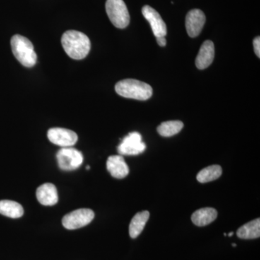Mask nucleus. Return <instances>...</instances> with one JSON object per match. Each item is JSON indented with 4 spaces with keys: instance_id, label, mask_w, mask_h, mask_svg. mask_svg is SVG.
<instances>
[{
    "instance_id": "1",
    "label": "nucleus",
    "mask_w": 260,
    "mask_h": 260,
    "mask_svg": "<svg viewBox=\"0 0 260 260\" xmlns=\"http://www.w3.org/2000/svg\"><path fill=\"white\" fill-rule=\"evenodd\" d=\"M61 42L67 54L77 60L86 57L91 47L89 38L78 30H68L64 32Z\"/></svg>"
},
{
    "instance_id": "2",
    "label": "nucleus",
    "mask_w": 260,
    "mask_h": 260,
    "mask_svg": "<svg viewBox=\"0 0 260 260\" xmlns=\"http://www.w3.org/2000/svg\"><path fill=\"white\" fill-rule=\"evenodd\" d=\"M117 94L126 99L146 101L153 95V88L148 84L135 79H125L115 85Z\"/></svg>"
},
{
    "instance_id": "3",
    "label": "nucleus",
    "mask_w": 260,
    "mask_h": 260,
    "mask_svg": "<svg viewBox=\"0 0 260 260\" xmlns=\"http://www.w3.org/2000/svg\"><path fill=\"white\" fill-rule=\"evenodd\" d=\"M11 48L13 54L25 68H32L37 61V55L31 42L23 36H13L11 39Z\"/></svg>"
},
{
    "instance_id": "4",
    "label": "nucleus",
    "mask_w": 260,
    "mask_h": 260,
    "mask_svg": "<svg viewBox=\"0 0 260 260\" xmlns=\"http://www.w3.org/2000/svg\"><path fill=\"white\" fill-rule=\"evenodd\" d=\"M106 10L109 20L118 28H125L129 23L130 17L123 0H107Z\"/></svg>"
},
{
    "instance_id": "5",
    "label": "nucleus",
    "mask_w": 260,
    "mask_h": 260,
    "mask_svg": "<svg viewBox=\"0 0 260 260\" xmlns=\"http://www.w3.org/2000/svg\"><path fill=\"white\" fill-rule=\"evenodd\" d=\"M58 165L61 170L73 171L78 169L83 161V155L77 149L61 148L56 154Z\"/></svg>"
},
{
    "instance_id": "6",
    "label": "nucleus",
    "mask_w": 260,
    "mask_h": 260,
    "mask_svg": "<svg viewBox=\"0 0 260 260\" xmlns=\"http://www.w3.org/2000/svg\"><path fill=\"white\" fill-rule=\"evenodd\" d=\"M95 217L93 210L81 208L67 214L62 218V224L68 230H75L88 225Z\"/></svg>"
},
{
    "instance_id": "7",
    "label": "nucleus",
    "mask_w": 260,
    "mask_h": 260,
    "mask_svg": "<svg viewBox=\"0 0 260 260\" xmlns=\"http://www.w3.org/2000/svg\"><path fill=\"white\" fill-rule=\"evenodd\" d=\"M146 145L142 140L141 135L137 132L129 133L118 146V153L121 155H137L143 153Z\"/></svg>"
},
{
    "instance_id": "8",
    "label": "nucleus",
    "mask_w": 260,
    "mask_h": 260,
    "mask_svg": "<svg viewBox=\"0 0 260 260\" xmlns=\"http://www.w3.org/2000/svg\"><path fill=\"white\" fill-rule=\"evenodd\" d=\"M47 137L51 143L61 148L73 146L78 140V135L75 132L60 127L49 129Z\"/></svg>"
},
{
    "instance_id": "9",
    "label": "nucleus",
    "mask_w": 260,
    "mask_h": 260,
    "mask_svg": "<svg viewBox=\"0 0 260 260\" xmlns=\"http://www.w3.org/2000/svg\"><path fill=\"white\" fill-rule=\"evenodd\" d=\"M143 16L150 23L153 34L156 38L166 37L167 34V25L160 14L155 9L145 5L142 9Z\"/></svg>"
},
{
    "instance_id": "10",
    "label": "nucleus",
    "mask_w": 260,
    "mask_h": 260,
    "mask_svg": "<svg viewBox=\"0 0 260 260\" xmlns=\"http://www.w3.org/2000/svg\"><path fill=\"white\" fill-rule=\"evenodd\" d=\"M205 15L202 10H191L186 17V29L188 35L194 38L200 35L205 23Z\"/></svg>"
},
{
    "instance_id": "11",
    "label": "nucleus",
    "mask_w": 260,
    "mask_h": 260,
    "mask_svg": "<svg viewBox=\"0 0 260 260\" xmlns=\"http://www.w3.org/2000/svg\"><path fill=\"white\" fill-rule=\"evenodd\" d=\"M107 170L116 179H124L129 174V169L122 155H111L107 162Z\"/></svg>"
},
{
    "instance_id": "12",
    "label": "nucleus",
    "mask_w": 260,
    "mask_h": 260,
    "mask_svg": "<svg viewBox=\"0 0 260 260\" xmlns=\"http://www.w3.org/2000/svg\"><path fill=\"white\" fill-rule=\"evenodd\" d=\"M215 57V47L211 41H205L200 47L199 53L197 56L195 64L200 70L206 69L213 63Z\"/></svg>"
},
{
    "instance_id": "13",
    "label": "nucleus",
    "mask_w": 260,
    "mask_h": 260,
    "mask_svg": "<svg viewBox=\"0 0 260 260\" xmlns=\"http://www.w3.org/2000/svg\"><path fill=\"white\" fill-rule=\"evenodd\" d=\"M37 198L39 203L45 206H52L57 203V189L54 184L51 183H46L38 188Z\"/></svg>"
},
{
    "instance_id": "14",
    "label": "nucleus",
    "mask_w": 260,
    "mask_h": 260,
    "mask_svg": "<svg viewBox=\"0 0 260 260\" xmlns=\"http://www.w3.org/2000/svg\"><path fill=\"white\" fill-rule=\"evenodd\" d=\"M217 217H218V212L214 208H201L192 214L191 221L197 226H205L213 223Z\"/></svg>"
},
{
    "instance_id": "15",
    "label": "nucleus",
    "mask_w": 260,
    "mask_h": 260,
    "mask_svg": "<svg viewBox=\"0 0 260 260\" xmlns=\"http://www.w3.org/2000/svg\"><path fill=\"white\" fill-rule=\"evenodd\" d=\"M150 213L148 211H142L138 213L130 222L129 232L130 237L136 239L141 234L148 222Z\"/></svg>"
},
{
    "instance_id": "16",
    "label": "nucleus",
    "mask_w": 260,
    "mask_h": 260,
    "mask_svg": "<svg viewBox=\"0 0 260 260\" xmlns=\"http://www.w3.org/2000/svg\"><path fill=\"white\" fill-rule=\"evenodd\" d=\"M237 237L242 239H254L260 237V219L256 218L238 229Z\"/></svg>"
},
{
    "instance_id": "17",
    "label": "nucleus",
    "mask_w": 260,
    "mask_h": 260,
    "mask_svg": "<svg viewBox=\"0 0 260 260\" xmlns=\"http://www.w3.org/2000/svg\"><path fill=\"white\" fill-rule=\"evenodd\" d=\"M23 207L18 203L12 200L0 201V214L11 218H19L23 216Z\"/></svg>"
},
{
    "instance_id": "18",
    "label": "nucleus",
    "mask_w": 260,
    "mask_h": 260,
    "mask_svg": "<svg viewBox=\"0 0 260 260\" xmlns=\"http://www.w3.org/2000/svg\"><path fill=\"white\" fill-rule=\"evenodd\" d=\"M183 127L184 124L181 121H168L161 123L157 128V131L160 136L169 138L178 134Z\"/></svg>"
},
{
    "instance_id": "19",
    "label": "nucleus",
    "mask_w": 260,
    "mask_h": 260,
    "mask_svg": "<svg viewBox=\"0 0 260 260\" xmlns=\"http://www.w3.org/2000/svg\"><path fill=\"white\" fill-rule=\"evenodd\" d=\"M222 174V168L218 165L210 166L200 171L197 179L200 183H208L218 179Z\"/></svg>"
},
{
    "instance_id": "20",
    "label": "nucleus",
    "mask_w": 260,
    "mask_h": 260,
    "mask_svg": "<svg viewBox=\"0 0 260 260\" xmlns=\"http://www.w3.org/2000/svg\"><path fill=\"white\" fill-rule=\"evenodd\" d=\"M253 45H254V51H255L256 55L259 58L260 56V38L259 37L254 39L253 42Z\"/></svg>"
},
{
    "instance_id": "21",
    "label": "nucleus",
    "mask_w": 260,
    "mask_h": 260,
    "mask_svg": "<svg viewBox=\"0 0 260 260\" xmlns=\"http://www.w3.org/2000/svg\"><path fill=\"white\" fill-rule=\"evenodd\" d=\"M157 43L159 44L160 47H165L167 45V39L165 37H158L156 38Z\"/></svg>"
},
{
    "instance_id": "22",
    "label": "nucleus",
    "mask_w": 260,
    "mask_h": 260,
    "mask_svg": "<svg viewBox=\"0 0 260 260\" xmlns=\"http://www.w3.org/2000/svg\"><path fill=\"white\" fill-rule=\"evenodd\" d=\"M234 235V232H230L229 234V237H232V236Z\"/></svg>"
},
{
    "instance_id": "23",
    "label": "nucleus",
    "mask_w": 260,
    "mask_h": 260,
    "mask_svg": "<svg viewBox=\"0 0 260 260\" xmlns=\"http://www.w3.org/2000/svg\"><path fill=\"white\" fill-rule=\"evenodd\" d=\"M232 246H234V247H236V246H237V244H232Z\"/></svg>"
},
{
    "instance_id": "24",
    "label": "nucleus",
    "mask_w": 260,
    "mask_h": 260,
    "mask_svg": "<svg viewBox=\"0 0 260 260\" xmlns=\"http://www.w3.org/2000/svg\"><path fill=\"white\" fill-rule=\"evenodd\" d=\"M86 169H87V170H89V169H90V167H89V166H88V167H86Z\"/></svg>"
}]
</instances>
